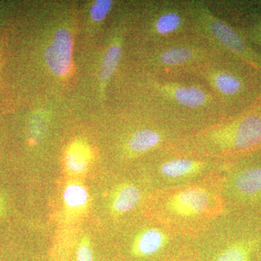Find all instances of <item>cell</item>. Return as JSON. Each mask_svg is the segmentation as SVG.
I'll return each mask as SVG.
<instances>
[{"mask_svg":"<svg viewBox=\"0 0 261 261\" xmlns=\"http://www.w3.org/2000/svg\"><path fill=\"white\" fill-rule=\"evenodd\" d=\"M75 261H94L93 250L88 237L81 239L76 249Z\"/></svg>","mask_w":261,"mask_h":261,"instance_id":"e0dca14e","label":"cell"},{"mask_svg":"<svg viewBox=\"0 0 261 261\" xmlns=\"http://www.w3.org/2000/svg\"><path fill=\"white\" fill-rule=\"evenodd\" d=\"M3 198H2V196L0 195V214H1L2 211H3Z\"/></svg>","mask_w":261,"mask_h":261,"instance_id":"ac0fdd59","label":"cell"},{"mask_svg":"<svg viewBox=\"0 0 261 261\" xmlns=\"http://www.w3.org/2000/svg\"><path fill=\"white\" fill-rule=\"evenodd\" d=\"M194 34L216 53L241 60L261 72V55L231 23L211 9L206 0H190Z\"/></svg>","mask_w":261,"mask_h":261,"instance_id":"5b68a950","label":"cell"},{"mask_svg":"<svg viewBox=\"0 0 261 261\" xmlns=\"http://www.w3.org/2000/svg\"><path fill=\"white\" fill-rule=\"evenodd\" d=\"M73 42L70 32L66 29L57 31L50 45L44 53L46 63L55 74L65 75L69 73L72 65Z\"/></svg>","mask_w":261,"mask_h":261,"instance_id":"ba28073f","label":"cell"},{"mask_svg":"<svg viewBox=\"0 0 261 261\" xmlns=\"http://www.w3.org/2000/svg\"><path fill=\"white\" fill-rule=\"evenodd\" d=\"M174 147L214 160L261 150V100L243 112L185 135Z\"/></svg>","mask_w":261,"mask_h":261,"instance_id":"7a4b0ae2","label":"cell"},{"mask_svg":"<svg viewBox=\"0 0 261 261\" xmlns=\"http://www.w3.org/2000/svg\"><path fill=\"white\" fill-rule=\"evenodd\" d=\"M63 198L67 214L75 217L87 211L90 197L88 190L83 184L73 181L67 184L65 187Z\"/></svg>","mask_w":261,"mask_h":261,"instance_id":"7c38bea8","label":"cell"},{"mask_svg":"<svg viewBox=\"0 0 261 261\" xmlns=\"http://www.w3.org/2000/svg\"><path fill=\"white\" fill-rule=\"evenodd\" d=\"M142 198L140 188L132 183L118 185L111 198V211L115 216L130 212L138 205Z\"/></svg>","mask_w":261,"mask_h":261,"instance_id":"8fae6325","label":"cell"},{"mask_svg":"<svg viewBox=\"0 0 261 261\" xmlns=\"http://www.w3.org/2000/svg\"><path fill=\"white\" fill-rule=\"evenodd\" d=\"M211 194L205 187H187L170 196L166 208L171 214L180 218H194L204 214L208 209Z\"/></svg>","mask_w":261,"mask_h":261,"instance_id":"52a82bcc","label":"cell"},{"mask_svg":"<svg viewBox=\"0 0 261 261\" xmlns=\"http://www.w3.org/2000/svg\"><path fill=\"white\" fill-rule=\"evenodd\" d=\"M168 243V235L163 229L146 228L136 235L130 246V253L140 258L151 257L163 250Z\"/></svg>","mask_w":261,"mask_h":261,"instance_id":"30bf717a","label":"cell"},{"mask_svg":"<svg viewBox=\"0 0 261 261\" xmlns=\"http://www.w3.org/2000/svg\"><path fill=\"white\" fill-rule=\"evenodd\" d=\"M123 51L122 39L118 37L108 47L103 57L100 68L102 83H107L116 74L123 58Z\"/></svg>","mask_w":261,"mask_h":261,"instance_id":"5bb4252c","label":"cell"},{"mask_svg":"<svg viewBox=\"0 0 261 261\" xmlns=\"http://www.w3.org/2000/svg\"><path fill=\"white\" fill-rule=\"evenodd\" d=\"M139 87L142 113L185 135L226 118L217 99L195 75H158L143 72Z\"/></svg>","mask_w":261,"mask_h":261,"instance_id":"6da1fadb","label":"cell"},{"mask_svg":"<svg viewBox=\"0 0 261 261\" xmlns=\"http://www.w3.org/2000/svg\"><path fill=\"white\" fill-rule=\"evenodd\" d=\"M256 247L255 240H241L225 247L216 255L214 261H250Z\"/></svg>","mask_w":261,"mask_h":261,"instance_id":"9a60e30c","label":"cell"},{"mask_svg":"<svg viewBox=\"0 0 261 261\" xmlns=\"http://www.w3.org/2000/svg\"><path fill=\"white\" fill-rule=\"evenodd\" d=\"M229 181L230 191L243 200H261V165L240 168Z\"/></svg>","mask_w":261,"mask_h":261,"instance_id":"9c48e42d","label":"cell"},{"mask_svg":"<svg viewBox=\"0 0 261 261\" xmlns=\"http://www.w3.org/2000/svg\"><path fill=\"white\" fill-rule=\"evenodd\" d=\"M222 108L226 118L261 100V72L233 57L215 54L196 72Z\"/></svg>","mask_w":261,"mask_h":261,"instance_id":"3957f363","label":"cell"},{"mask_svg":"<svg viewBox=\"0 0 261 261\" xmlns=\"http://www.w3.org/2000/svg\"><path fill=\"white\" fill-rule=\"evenodd\" d=\"M255 5H257V8L261 10V0H254Z\"/></svg>","mask_w":261,"mask_h":261,"instance_id":"d6986e66","label":"cell"},{"mask_svg":"<svg viewBox=\"0 0 261 261\" xmlns=\"http://www.w3.org/2000/svg\"><path fill=\"white\" fill-rule=\"evenodd\" d=\"M144 46L194 34L190 0H155L147 3L142 18Z\"/></svg>","mask_w":261,"mask_h":261,"instance_id":"8992f818","label":"cell"},{"mask_svg":"<svg viewBox=\"0 0 261 261\" xmlns=\"http://www.w3.org/2000/svg\"><path fill=\"white\" fill-rule=\"evenodd\" d=\"M92 161V152L85 142L76 141L67 149L65 165L68 172L73 176H80L87 172Z\"/></svg>","mask_w":261,"mask_h":261,"instance_id":"4fadbf2b","label":"cell"},{"mask_svg":"<svg viewBox=\"0 0 261 261\" xmlns=\"http://www.w3.org/2000/svg\"><path fill=\"white\" fill-rule=\"evenodd\" d=\"M217 54L195 34L168 42L144 46L141 54L143 71L158 75H195L211 57Z\"/></svg>","mask_w":261,"mask_h":261,"instance_id":"277c9868","label":"cell"},{"mask_svg":"<svg viewBox=\"0 0 261 261\" xmlns=\"http://www.w3.org/2000/svg\"><path fill=\"white\" fill-rule=\"evenodd\" d=\"M114 2L112 0H98L92 5L90 15L94 21H102L112 10Z\"/></svg>","mask_w":261,"mask_h":261,"instance_id":"2e32d148","label":"cell"}]
</instances>
